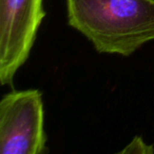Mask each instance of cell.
<instances>
[{"label": "cell", "instance_id": "obj_1", "mask_svg": "<svg viewBox=\"0 0 154 154\" xmlns=\"http://www.w3.org/2000/svg\"><path fill=\"white\" fill-rule=\"evenodd\" d=\"M66 11L99 53L130 56L154 39V0H66Z\"/></svg>", "mask_w": 154, "mask_h": 154}, {"label": "cell", "instance_id": "obj_2", "mask_svg": "<svg viewBox=\"0 0 154 154\" xmlns=\"http://www.w3.org/2000/svg\"><path fill=\"white\" fill-rule=\"evenodd\" d=\"M45 143L40 91H13L5 95L0 101V153H43Z\"/></svg>", "mask_w": 154, "mask_h": 154}, {"label": "cell", "instance_id": "obj_3", "mask_svg": "<svg viewBox=\"0 0 154 154\" xmlns=\"http://www.w3.org/2000/svg\"><path fill=\"white\" fill-rule=\"evenodd\" d=\"M45 16L43 0H0V82L11 85Z\"/></svg>", "mask_w": 154, "mask_h": 154}, {"label": "cell", "instance_id": "obj_4", "mask_svg": "<svg viewBox=\"0 0 154 154\" xmlns=\"http://www.w3.org/2000/svg\"><path fill=\"white\" fill-rule=\"evenodd\" d=\"M154 149L151 146H148L143 143V140L140 137H134L133 140L125 148L124 150L120 151V153H153Z\"/></svg>", "mask_w": 154, "mask_h": 154}]
</instances>
